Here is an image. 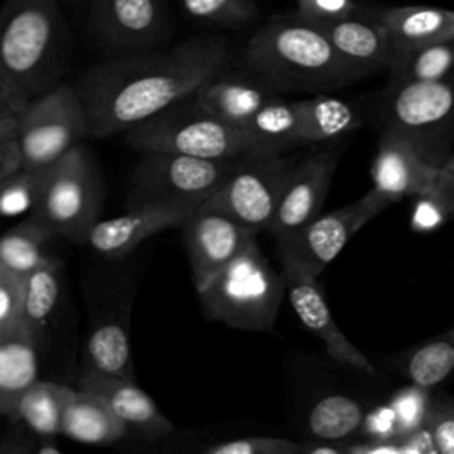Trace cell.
Listing matches in <instances>:
<instances>
[{"label": "cell", "instance_id": "cell-1", "mask_svg": "<svg viewBox=\"0 0 454 454\" xmlns=\"http://www.w3.org/2000/svg\"><path fill=\"white\" fill-rule=\"evenodd\" d=\"M231 44L222 35L192 37L168 50L112 55L73 83L85 112L89 137L122 135L144 119L192 98L227 69Z\"/></svg>", "mask_w": 454, "mask_h": 454}, {"label": "cell", "instance_id": "cell-2", "mask_svg": "<svg viewBox=\"0 0 454 454\" xmlns=\"http://www.w3.org/2000/svg\"><path fill=\"white\" fill-rule=\"evenodd\" d=\"M243 66L277 92H330L371 76L296 14L264 23L245 44Z\"/></svg>", "mask_w": 454, "mask_h": 454}, {"label": "cell", "instance_id": "cell-3", "mask_svg": "<svg viewBox=\"0 0 454 454\" xmlns=\"http://www.w3.org/2000/svg\"><path fill=\"white\" fill-rule=\"evenodd\" d=\"M71 35L59 0H4L0 80L27 99L62 83Z\"/></svg>", "mask_w": 454, "mask_h": 454}, {"label": "cell", "instance_id": "cell-4", "mask_svg": "<svg viewBox=\"0 0 454 454\" xmlns=\"http://www.w3.org/2000/svg\"><path fill=\"white\" fill-rule=\"evenodd\" d=\"M197 294L209 319L238 330L271 332L286 289L282 275L268 264L255 239Z\"/></svg>", "mask_w": 454, "mask_h": 454}, {"label": "cell", "instance_id": "cell-5", "mask_svg": "<svg viewBox=\"0 0 454 454\" xmlns=\"http://www.w3.org/2000/svg\"><path fill=\"white\" fill-rule=\"evenodd\" d=\"M122 137L138 153H176L223 160L259 151L241 128L211 115L192 98L144 119Z\"/></svg>", "mask_w": 454, "mask_h": 454}, {"label": "cell", "instance_id": "cell-6", "mask_svg": "<svg viewBox=\"0 0 454 454\" xmlns=\"http://www.w3.org/2000/svg\"><path fill=\"white\" fill-rule=\"evenodd\" d=\"M101 202L99 172L85 147L76 144L48 167L30 216L57 238L83 243L87 231L99 218Z\"/></svg>", "mask_w": 454, "mask_h": 454}, {"label": "cell", "instance_id": "cell-7", "mask_svg": "<svg viewBox=\"0 0 454 454\" xmlns=\"http://www.w3.org/2000/svg\"><path fill=\"white\" fill-rule=\"evenodd\" d=\"M238 158L207 160L176 153H142L129 179L126 207L167 204L193 211L216 192Z\"/></svg>", "mask_w": 454, "mask_h": 454}, {"label": "cell", "instance_id": "cell-8", "mask_svg": "<svg viewBox=\"0 0 454 454\" xmlns=\"http://www.w3.org/2000/svg\"><path fill=\"white\" fill-rule=\"evenodd\" d=\"M452 101L449 80L388 82L383 99L385 128L403 137L427 161L442 165L452 156Z\"/></svg>", "mask_w": 454, "mask_h": 454}, {"label": "cell", "instance_id": "cell-9", "mask_svg": "<svg viewBox=\"0 0 454 454\" xmlns=\"http://www.w3.org/2000/svg\"><path fill=\"white\" fill-rule=\"evenodd\" d=\"M294 163L284 151L247 153L202 206L215 207L255 232L266 231Z\"/></svg>", "mask_w": 454, "mask_h": 454}, {"label": "cell", "instance_id": "cell-10", "mask_svg": "<svg viewBox=\"0 0 454 454\" xmlns=\"http://www.w3.org/2000/svg\"><path fill=\"white\" fill-rule=\"evenodd\" d=\"M89 137L87 119L73 83H59L30 98L16 137L21 165L48 167Z\"/></svg>", "mask_w": 454, "mask_h": 454}, {"label": "cell", "instance_id": "cell-11", "mask_svg": "<svg viewBox=\"0 0 454 454\" xmlns=\"http://www.w3.org/2000/svg\"><path fill=\"white\" fill-rule=\"evenodd\" d=\"M89 30L108 53H129L160 44L172 32L165 0H92Z\"/></svg>", "mask_w": 454, "mask_h": 454}, {"label": "cell", "instance_id": "cell-12", "mask_svg": "<svg viewBox=\"0 0 454 454\" xmlns=\"http://www.w3.org/2000/svg\"><path fill=\"white\" fill-rule=\"evenodd\" d=\"M440 167L422 158L403 137L383 128L371 167L372 188L360 202L374 218L388 206L429 190L440 176Z\"/></svg>", "mask_w": 454, "mask_h": 454}, {"label": "cell", "instance_id": "cell-13", "mask_svg": "<svg viewBox=\"0 0 454 454\" xmlns=\"http://www.w3.org/2000/svg\"><path fill=\"white\" fill-rule=\"evenodd\" d=\"M369 220L360 199L344 207L319 213L298 231L275 239L282 266H294L317 277Z\"/></svg>", "mask_w": 454, "mask_h": 454}, {"label": "cell", "instance_id": "cell-14", "mask_svg": "<svg viewBox=\"0 0 454 454\" xmlns=\"http://www.w3.org/2000/svg\"><path fill=\"white\" fill-rule=\"evenodd\" d=\"M179 227L183 229L195 289H200L257 239L255 231L207 206L193 209Z\"/></svg>", "mask_w": 454, "mask_h": 454}, {"label": "cell", "instance_id": "cell-15", "mask_svg": "<svg viewBox=\"0 0 454 454\" xmlns=\"http://www.w3.org/2000/svg\"><path fill=\"white\" fill-rule=\"evenodd\" d=\"M282 280L287 300L303 323L326 349V355L340 365L374 374L372 362L346 337L335 323L317 277L294 266H282Z\"/></svg>", "mask_w": 454, "mask_h": 454}, {"label": "cell", "instance_id": "cell-16", "mask_svg": "<svg viewBox=\"0 0 454 454\" xmlns=\"http://www.w3.org/2000/svg\"><path fill=\"white\" fill-rule=\"evenodd\" d=\"M337 160V153L332 151H319L296 160L266 232L280 239L321 213Z\"/></svg>", "mask_w": 454, "mask_h": 454}, {"label": "cell", "instance_id": "cell-17", "mask_svg": "<svg viewBox=\"0 0 454 454\" xmlns=\"http://www.w3.org/2000/svg\"><path fill=\"white\" fill-rule=\"evenodd\" d=\"M190 209L167 204H142L126 207L119 216L96 220L87 231L83 243L98 255L117 261L129 255L147 238L179 227L190 215Z\"/></svg>", "mask_w": 454, "mask_h": 454}, {"label": "cell", "instance_id": "cell-18", "mask_svg": "<svg viewBox=\"0 0 454 454\" xmlns=\"http://www.w3.org/2000/svg\"><path fill=\"white\" fill-rule=\"evenodd\" d=\"M78 388L103 399L128 429L151 438H160L174 431V424L135 380L83 371L78 378Z\"/></svg>", "mask_w": 454, "mask_h": 454}, {"label": "cell", "instance_id": "cell-19", "mask_svg": "<svg viewBox=\"0 0 454 454\" xmlns=\"http://www.w3.org/2000/svg\"><path fill=\"white\" fill-rule=\"evenodd\" d=\"M280 96L257 74L220 71L192 96V99L223 122L241 128L264 103Z\"/></svg>", "mask_w": 454, "mask_h": 454}, {"label": "cell", "instance_id": "cell-20", "mask_svg": "<svg viewBox=\"0 0 454 454\" xmlns=\"http://www.w3.org/2000/svg\"><path fill=\"white\" fill-rule=\"evenodd\" d=\"M314 25L344 59L371 74L387 71L392 60V44L378 14H360L355 9L348 16Z\"/></svg>", "mask_w": 454, "mask_h": 454}, {"label": "cell", "instance_id": "cell-21", "mask_svg": "<svg viewBox=\"0 0 454 454\" xmlns=\"http://www.w3.org/2000/svg\"><path fill=\"white\" fill-rule=\"evenodd\" d=\"M392 53L413 46L454 41V12L434 5H394L376 12Z\"/></svg>", "mask_w": 454, "mask_h": 454}, {"label": "cell", "instance_id": "cell-22", "mask_svg": "<svg viewBox=\"0 0 454 454\" xmlns=\"http://www.w3.org/2000/svg\"><path fill=\"white\" fill-rule=\"evenodd\" d=\"M39 376V340L23 325L0 333V417Z\"/></svg>", "mask_w": 454, "mask_h": 454}, {"label": "cell", "instance_id": "cell-23", "mask_svg": "<svg viewBox=\"0 0 454 454\" xmlns=\"http://www.w3.org/2000/svg\"><path fill=\"white\" fill-rule=\"evenodd\" d=\"M129 429L98 395L73 388L60 422V434L87 445H110L126 436Z\"/></svg>", "mask_w": 454, "mask_h": 454}, {"label": "cell", "instance_id": "cell-24", "mask_svg": "<svg viewBox=\"0 0 454 454\" xmlns=\"http://www.w3.org/2000/svg\"><path fill=\"white\" fill-rule=\"evenodd\" d=\"M301 119L303 144L330 142L353 133L362 126V115L355 105L342 98L317 92L305 99H296Z\"/></svg>", "mask_w": 454, "mask_h": 454}, {"label": "cell", "instance_id": "cell-25", "mask_svg": "<svg viewBox=\"0 0 454 454\" xmlns=\"http://www.w3.org/2000/svg\"><path fill=\"white\" fill-rule=\"evenodd\" d=\"M71 392L73 387L37 378L20 395L7 419L39 436L57 438L60 434L62 411Z\"/></svg>", "mask_w": 454, "mask_h": 454}, {"label": "cell", "instance_id": "cell-26", "mask_svg": "<svg viewBox=\"0 0 454 454\" xmlns=\"http://www.w3.org/2000/svg\"><path fill=\"white\" fill-rule=\"evenodd\" d=\"M83 371L135 380L129 332L124 319H105L90 330Z\"/></svg>", "mask_w": 454, "mask_h": 454}, {"label": "cell", "instance_id": "cell-27", "mask_svg": "<svg viewBox=\"0 0 454 454\" xmlns=\"http://www.w3.org/2000/svg\"><path fill=\"white\" fill-rule=\"evenodd\" d=\"M241 129L259 151H286L303 144L296 101H286L282 96L264 103Z\"/></svg>", "mask_w": 454, "mask_h": 454}, {"label": "cell", "instance_id": "cell-28", "mask_svg": "<svg viewBox=\"0 0 454 454\" xmlns=\"http://www.w3.org/2000/svg\"><path fill=\"white\" fill-rule=\"evenodd\" d=\"M57 236L30 215L0 234V264L23 277L55 259L48 245Z\"/></svg>", "mask_w": 454, "mask_h": 454}, {"label": "cell", "instance_id": "cell-29", "mask_svg": "<svg viewBox=\"0 0 454 454\" xmlns=\"http://www.w3.org/2000/svg\"><path fill=\"white\" fill-rule=\"evenodd\" d=\"M60 300V264L51 259L21 277V325L39 340Z\"/></svg>", "mask_w": 454, "mask_h": 454}, {"label": "cell", "instance_id": "cell-30", "mask_svg": "<svg viewBox=\"0 0 454 454\" xmlns=\"http://www.w3.org/2000/svg\"><path fill=\"white\" fill-rule=\"evenodd\" d=\"M454 62L452 41L413 46L392 53L387 67L390 83L447 80Z\"/></svg>", "mask_w": 454, "mask_h": 454}, {"label": "cell", "instance_id": "cell-31", "mask_svg": "<svg viewBox=\"0 0 454 454\" xmlns=\"http://www.w3.org/2000/svg\"><path fill=\"white\" fill-rule=\"evenodd\" d=\"M362 404L346 394H328L316 401L307 417V427L319 442H342L360 431Z\"/></svg>", "mask_w": 454, "mask_h": 454}, {"label": "cell", "instance_id": "cell-32", "mask_svg": "<svg viewBox=\"0 0 454 454\" xmlns=\"http://www.w3.org/2000/svg\"><path fill=\"white\" fill-rule=\"evenodd\" d=\"M454 367L452 332H447L429 342H424L406 353L399 364V371L422 388H433L442 383Z\"/></svg>", "mask_w": 454, "mask_h": 454}, {"label": "cell", "instance_id": "cell-33", "mask_svg": "<svg viewBox=\"0 0 454 454\" xmlns=\"http://www.w3.org/2000/svg\"><path fill=\"white\" fill-rule=\"evenodd\" d=\"M411 209L410 225L417 232H431L442 227L454 211V158L449 156L442 167L436 183L419 193Z\"/></svg>", "mask_w": 454, "mask_h": 454}, {"label": "cell", "instance_id": "cell-34", "mask_svg": "<svg viewBox=\"0 0 454 454\" xmlns=\"http://www.w3.org/2000/svg\"><path fill=\"white\" fill-rule=\"evenodd\" d=\"M48 167L21 165L4 181L0 188V218L30 213L34 209L41 195Z\"/></svg>", "mask_w": 454, "mask_h": 454}, {"label": "cell", "instance_id": "cell-35", "mask_svg": "<svg viewBox=\"0 0 454 454\" xmlns=\"http://www.w3.org/2000/svg\"><path fill=\"white\" fill-rule=\"evenodd\" d=\"M179 4L186 16L206 25L243 27L259 14L254 0H179Z\"/></svg>", "mask_w": 454, "mask_h": 454}, {"label": "cell", "instance_id": "cell-36", "mask_svg": "<svg viewBox=\"0 0 454 454\" xmlns=\"http://www.w3.org/2000/svg\"><path fill=\"white\" fill-rule=\"evenodd\" d=\"M206 454H298L305 445L280 436H241L222 440L204 449Z\"/></svg>", "mask_w": 454, "mask_h": 454}, {"label": "cell", "instance_id": "cell-37", "mask_svg": "<svg viewBox=\"0 0 454 454\" xmlns=\"http://www.w3.org/2000/svg\"><path fill=\"white\" fill-rule=\"evenodd\" d=\"M429 401L431 397L427 388H422L417 385L403 388L392 397L390 408L397 420L399 438L424 427Z\"/></svg>", "mask_w": 454, "mask_h": 454}, {"label": "cell", "instance_id": "cell-38", "mask_svg": "<svg viewBox=\"0 0 454 454\" xmlns=\"http://www.w3.org/2000/svg\"><path fill=\"white\" fill-rule=\"evenodd\" d=\"M424 426L434 452L454 454V408L449 397L429 401Z\"/></svg>", "mask_w": 454, "mask_h": 454}, {"label": "cell", "instance_id": "cell-39", "mask_svg": "<svg viewBox=\"0 0 454 454\" xmlns=\"http://www.w3.org/2000/svg\"><path fill=\"white\" fill-rule=\"evenodd\" d=\"M60 445L51 436H39L21 424H14L0 438V454H57Z\"/></svg>", "mask_w": 454, "mask_h": 454}, {"label": "cell", "instance_id": "cell-40", "mask_svg": "<svg viewBox=\"0 0 454 454\" xmlns=\"http://www.w3.org/2000/svg\"><path fill=\"white\" fill-rule=\"evenodd\" d=\"M21 325V277L0 264V333Z\"/></svg>", "mask_w": 454, "mask_h": 454}, {"label": "cell", "instance_id": "cell-41", "mask_svg": "<svg viewBox=\"0 0 454 454\" xmlns=\"http://www.w3.org/2000/svg\"><path fill=\"white\" fill-rule=\"evenodd\" d=\"M27 101L28 99L23 94L0 80V144L16 137L18 122Z\"/></svg>", "mask_w": 454, "mask_h": 454}, {"label": "cell", "instance_id": "cell-42", "mask_svg": "<svg viewBox=\"0 0 454 454\" xmlns=\"http://www.w3.org/2000/svg\"><path fill=\"white\" fill-rule=\"evenodd\" d=\"M296 16L310 21L323 23L351 14L356 5L353 0H294Z\"/></svg>", "mask_w": 454, "mask_h": 454}, {"label": "cell", "instance_id": "cell-43", "mask_svg": "<svg viewBox=\"0 0 454 454\" xmlns=\"http://www.w3.org/2000/svg\"><path fill=\"white\" fill-rule=\"evenodd\" d=\"M360 431L371 438V442H395L399 440V427L390 404L374 408L364 415Z\"/></svg>", "mask_w": 454, "mask_h": 454}, {"label": "cell", "instance_id": "cell-44", "mask_svg": "<svg viewBox=\"0 0 454 454\" xmlns=\"http://www.w3.org/2000/svg\"><path fill=\"white\" fill-rule=\"evenodd\" d=\"M20 167H21V154H20L18 142L14 138L2 142L0 144V188L4 181Z\"/></svg>", "mask_w": 454, "mask_h": 454}, {"label": "cell", "instance_id": "cell-45", "mask_svg": "<svg viewBox=\"0 0 454 454\" xmlns=\"http://www.w3.org/2000/svg\"><path fill=\"white\" fill-rule=\"evenodd\" d=\"M59 2L62 4V2H78V0H59Z\"/></svg>", "mask_w": 454, "mask_h": 454}]
</instances>
